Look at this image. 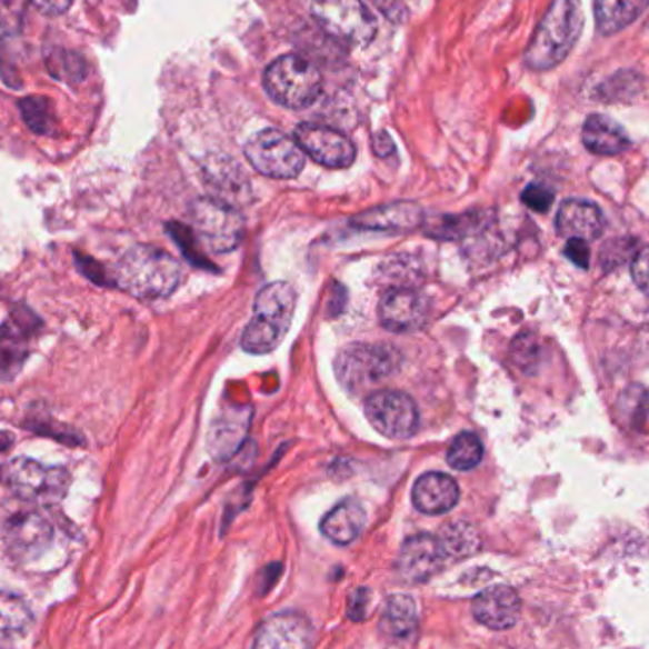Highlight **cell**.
Listing matches in <instances>:
<instances>
[{"label": "cell", "instance_id": "603a6c76", "mask_svg": "<svg viewBox=\"0 0 649 649\" xmlns=\"http://www.w3.org/2000/svg\"><path fill=\"white\" fill-rule=\"evenodd\" d=\"M649 8V0H595L598 33L611 37L621 33Z\"/></svg>", "mask_w": 649, "mask_h": 649}, {"label": "cell", "instance_id": "ac0fdd59", "mask_svg": "<svg viewBox=\"0 0 649 649\" xmlns=\"http://www.w3.org/2000/svg\"><path fill=\"white\" fill-rule=\"evenodd\" d=\"M557 230L568 240H597L605 230V214L587 200H566L557 214Z\"/></svg>", "mask_w": 649, "mask_h": 649}, {"label": "cell", "instance_id": "30bf717a", "mask_svg": "<svg viewBox=\"0 0 649 649\" xmlns=\"http://www.w3.org/2000/svg\"><path fill=\"white\" fill-rule=\"evenodd\" d=\"M196 232L217 253H228L240 246L243 219L232 203L217 198L198 200L192 208Z\"/></svg>", "mask_w": 649, "mask_h": 649}, {"label": "cell", "instance_id": "5bb4252c", "mask_svg": "<svg viewBox=\"0 0 649 649\" xmlns=\"http://www.w3.org/2000/svg\"><path fill=\"white\" fill-rule=\"evenodd\" d=\"M52 539V525L33 511L13 515L4 525V541L16 559H37L50 547Z\"/></svg>", "mask_w": 649, "mask_h": 649}, {"label": "cell", "instance_id": "ab89813d", "mask_svg": "<svg viewBox=\"0 0 649 649\" xmlns=\"http://www.w3.org/2000/svg\"><path fill=\"white\" fill-rule=\"evenodd\" d=\"M13 436L8 433V431H0V452H4L8 448L12 447Z\"/></svg>", "mask_w": 649, "mask_h": 649}, {"label": "cell", "instance_id": "7c38bea8", "mask_svg": "<svg viewBox=\"0 0 649 649\" xmlns=\"http://www.w3.org/2000/svg\"><path fill=\"white\" fill-rule=\"evenodd\" d=\"M294 141L304 154L324 168L345 169L356 162V147L350 139L327 126L300 123L294 130Z\"/></svg>", "mask_w": 649, "mask_h": 649}, {"label": "cell", "instance_id": "3957f363", "mask_svg": "<svg viewBox=\"0 0 649 649\" xmlns=\"http://www.w3.org/2000/svg\"><path fill=\"white\" fill-rule=\"evenodd\" d=\"M297 306V292L286 281H276L260 289L254 299V313L241 335V348L264 356L276 350L291 327Z\"/></svg>", "mask_w": 649, "mask_h": 649}, {"label": "cell", "instance_id": "5b68a950", "mask_svg": "<svg viewBox=\"0 0 649 649\" xmlns=\"http://www.w3.org/2000/svg\"><path fill=\"white\" fill-rule=\"evenodd\" d=\"M312 16L324 34L342 44L365 46L377 37V20L363 0H312Z\"/></svg>", "mask_w": 649, "mask_h": 649}, {"label": "cell", "instance_id": "d590c367", "mask_svg": "<svg viewBox=\"0 0 649 649\" xmlns=\"http://www.w3.org/2000/svg\"><path fill=\"white\" fill-rule=\"evenodd\" d=\"M74 260H77L80 273H84L86 278H90L99 286H111V281L107 280V273H104L103 268L99 267V262L91 260L90 257H82L80 253L74 254Z\"/></svg>", "mask_w": 649, "mask_h": 649}, {"label": "cell", "instance_id": "8992f818", "mask_svg": "<svg viewBox=\"0 0 649 649\" xmlns=\"http://www.w3.org/2000/svg\"><path fill=\"white\" fill-rule=\"evenodd\" d=\"M399 369V353L390 346L350 345L340 351L335 370L340 383L351 393L382 382Z\"/></svg>", "mask_w": 649, "mask_h": 649}, {"label": "cell", "instance_id": "8fae6325", "mask_svg": "<svg viewBox=\"0 0 649 649\" xmlns=\"http://www.w3.org/2000/svg\"><path fill=\"white\" fill-rule=\"evenodd\" d=\"M448 555L439 536L416 533L405 539L399 557L397 573L407 583H426L447 566Z\"/></svg>", "mask_w": 649, "mask_h": 649}, {"label": "cell", "instance_id": "cb8c5ba5", "mask_svg": "<svg viewBox=\"0 0 649 649\" xmlns=\"http://www.w3.org/2000/svg\"><path fill=\"white\" fill-rule=\"evenodd\" d=\"M422 221V209L415 203H393L372 209L353 219V224L370 230H410Z\"/></svg>", "mask_w": 649, "mask_h": 649}, {"label": "cell", "instance_id": "83f0119b", "mask_svg": "<svg viewBox=\"0 0 649 649\" xmlns=\"http://www.w3.org/2000/svg\"><path fill=\"white\" fill-rule=\"evenodd\" d=\"M20 111L27 128L34 133L50 136L56 130V114H53V104L50 99L42 96L21 99Z\"/></svg>", "mask_w": 649, "mask_h": 649}, {"label": "cell", "instance_id": "7402d4cb", "mask_svg": "<svg viewBox=\"0 0 649 649\" xmlns=\"http://www.w3.org/2000/svg\"><path fill=\"white\" fill-rule=\"evenodd\" d=\"M583 144L598 157H616L630 149L627 131L610 117L591 114L585 120Z\"/></svg>", "mask_w": 649, "mask_h": 649}, {"label": "cell", "instance_id": "4dcf8cb0", "mask_svg": "<svg viewBox=\"0 0 649 649\" xmlns=\"http://www.w3.org/2000/svg\"><path fill=\"white\" fill-rule=\"evenodd\" d=\"M481 219L475 214L466 217H442L441 221L436 222V227L429 228V236L441 238V240H456L461 236H469L473 228L481 227Z\"/></svg>", "mask_w": 649, "mask_h": 649}, {"label": "cell", "instance_id": "2e32d148", "mask_svg": "<svg viewBox=\"0 0 649 649\" xmlns=\"http://www.w3.org/2000/svg\"><path fill=\"white\" fill-rule=\"evenodd\" d=\"M522 602L519 592L507 585H496L473 600V617L490 630L511 629L519 621Z\"/></svg>", "mask_w": 649, "mask_h": 649}, {"label": "cell", "instance_id": "e575fe53", "mask_svg": "<svg viewBox=\"0 0 649 649\" xmlns=\"http://www.w3.org/2000/svg\"><path fill=\"white\" fill-rule=\"evenodd\" d=\"M632 278L638 289L649 294V246L643 247L632 260Z\"/></svg>", "mask_w": 649, "mask_h": 649}, {"label": "cell", "instance_id": "1f68e13d", "mask_svg": "<svg viewBox=\"0 0 649 649\" xmlns=\"http://www.w3.org/2000/svg\"><path fill=\"white\" fill-rule=\"evenodd\" d=\"M640 77L635 72H617L613 79L608 80L605 86H600V98L608 99V101H619L627 96H635L640 90Z\"/></svg>", "mask_w": 649, "mask_h": 649}, {"label": "cell", "instance_id": "d4e9b609", "mask_svg": "<svg viewBox=\"0 0 649 649\" xmlns=\"http://www.w3.org/2000/svg\"><path fill=\"white\" fill-rule=\"evenodd\" d=\"M33 625V613L23 598L0 591V646L26 637Z\"/></svg>", "mask_w": 649, "mask_h": 649}, {"label": "cell", "instance_id": "74e56055", "mask_svg": "<svg viewBox=\"0 0 649 649\" xmlns=\"http://www.w3.org/2000/svg\"><path fill=\"white\" fill-rule=\"evenodd\" d=\"M370 592L367 589H358V591L351 592L350 606H348V616H350L351 621H358L361 623L365 617H367V605H369Z\"/></svg>", "mask_w": 649, "mask_h": 649}, {"label": "cell", "instance_id": "4316f807", "mask_svg": "<svg viewBox=\"0 0 649 649\" xmlns=\"http://www.w3.org/2000/svg\"><path fill=\"white\" fill-rule=\"evenodd\" d=\"M439 539L447 551L448 560L466 559L481 549V538L468 522L448 525L442 528Z\"/></svg>", "mask_w": 649, "mask_h": 649}, {"label": "cell", "instance_id": "d6a6232c", "mask_svg": "<svg viewBox=\"0 0 649 649\" xmlns=\"http://www.w3.org/2000/svg\"><path fill=\"white\" fill-rule=\"evenodd\" d=\"M48 67L56 79L67 80V82H79L84 79V61L77 58L74 53L58 52L56 58H50Z\"/></svg>", "mask_w": 649, "mask_h": 649}, {"label": "cell", "instance_id": "4fadbf2b", "mask_svg": "<svg viewBox=\"0 0 649 649\" xmlns=\"http://www.w3.org/2000/svg\"><path fill=\"white\" fill-rule=\"evenodd\" d=\"M316 629L300 611H280L260 625L251 649H313Z\"/></svg>", "mask_w": 649, "mask_h": 649}, {"label": "cell", "instance_id": "277c9868", "mask_svg": "<svg viewBox=\"0 0 649 649\" xmlns=\"http://www.w3.org/2000/svg\"><path fill=\"white\" fill-rule=\"evenodd\" d=\"M264 88L276 103L287 109H304L319 98L323 79L318 67L308 59L289 53L268 66Z\"/></svg>", "mask_w": 649, "mask_h": 649}, {"label": "cell", "instance_id": "f1b7e54d", "mask_svg": "<svg viewBox=\"0 0 649 649\" xmlns=\"http://www.w3.org/2000/svg\"><path fill=\"white\" fill-rule=\"evenodd\" d=\"M482 455H485V448H482L481 439L475 433H461L448 448V466L458 471H469L481 463Z\"/></svg>", "mask_w": 649, "mask_h": 649}, {"label": "cell", "instance_id": "9a60e30c", "mask_svg": "<svg viewBox=\"0 0 649 649\" xmlns=\"http://www.w3.org/2000/svg\"><path fill=\"white\" fill-rule=\"evenodd\" d=\"M429 316V302L412 289H391L378 306V318L391 332H409L420 329Z\"/></svg>", "mask_w": 649, "mask_h": 649}, {"label": "cell", "instance_id": "f546056e", "mask_svg": "<svg viewBox=\"0 0 649 649\" xmlns=\"http://www.w3.org/2000/svg\"><path fill=\"white\" fill-rule=\"evenodd\" d=\"M617 415L630 428H640L649 415V391L642 386L627 388L617 401Z\"/></svg>", "mask_w": 649, "mask_h": 649}, {"label": "cell", "instance_id": "d6986e66", "mask_svg": "<svg viewBox=\"0 0 649 649\" xmlns=\"http://www.w3.org/2000/svg\"><path fill=\"white\" fill-rule=\"evenodd\" d=\"M249 423H251L249 407H234L217 416L209 431V452L217 460H228L241 447V442L246 441Z\"/></svg>", "mask_w": 649, "mask_h": 649}, {"label": "cell", "instance_id": "7a4b0ae2", "mask_svg": "<svg viewBox=\"0 0 649 649\" xmlns=\"http://www.w3.org/2000/svg\"><path fill=\"white\" fill-rule=\"evenodd\" d=\"M179 262L152 246L131 247L112 270V286L137 299H163L181 283Z\"/></svg>", "mask_w": 649, "mask_h": 649}, {"label": "cell", "instance_id": "ffe728a7", "mask_svg": "<svg viewBox=\"0 0 649 649\" xmlns=\"http://www.w3.org/2000/svg\"><path fill=\"white\" fill-rule=\"evenodd\" d=\"M367 525V513L358 500L340 501L335 509L324 515L321 520V532L324 538L337 546H350L363 533Z\"/></svg>", "mask_w": 649, "mask_h": 649}, {"label": "cell", "instance_id": "44dd1931", "mask_svg": "<svg viewBox=\"0 0 649 649\" xmlns=\"http://www.w3.org/2000/svg\"><path fill=\"white\" fill-rule=\"evenodd\" d=\"M40 324H0V380H13L29 358V335Z\"/></svg>", "mask_w": 649, "mask_h": 649}, {"label": "cell", "instance_id": "484cf974", "mask_svg": "<svg viewBox=\"0 0 649 649\" xmlns=\"http://www.w3.org/2000/svg\"><path fill=\"white\" fill-rule=\"evenodd\" d=\"M418 629V606L407 595H393L386 600L380 630L388 638L405 640Z\"/></svg>", "mask_w": 649, "mask_h": 649}, {"label": "cell", "instance_id": "6da1fadb", "mask_svg": "<svg viewBox=\"0 0 649 649\" xmlns=\"http://www.w3.org/2000/svg\"><path fill=\"white\" fill-rule=\"evenodd\" d=\"M583 26L579 0H552L525 53L528 69L546 72L559 67L578 44Z\"/></svg>", "mask_w": 649, "mask_h": 649}, {"label": "cell", "instance_id": "836d02e7", "mask_svg": "<svg viewBox=\"0 0 649 649\" xmlns=\"http://www.w3.org/2000/svg\"><path fill=\"white\" fill-rule=\"evenodd\" d=\"M552 200H555V194H552L551 190L543 189L539 184H530L522 192V202L527 203L528 208L533 209V211H538V213L549 211Z\"/></svg>", "mask_w": 649, "mask_h": 649}, {"label": "cell", "instance_id": "e0dca14e", "mask_svg": "<svg viewBox=\"0 0 649 649\" xmlns=\"http://www.w3.org/2000/svg\"><path fill=\"white\" fill-rule=\"evenodd\" d=\"M460 501V487L450 475L433 471L416 481L412 503L423 515H445Z\"/></svg>", "mask_w": 649, "mask_h": 649}, {"label": "cell", "instance_id": "9c48e42d", "mask_svg": "<svg viewBox=\"0 0 649 649\" xmlns=\"http://www.w3.org/2000/svg\"><path fill=\"white\" fill-rule=\"evenodd\" d=\"M365 415L378 433L393 441H405L418 429V407L403 391H375L365 401Z\"/></svg>", "mask_w": 649, "mask_h": 649}, {"label": "cell", "instance_id": "f35d334b", "mask_svg": "<svg viewBox=\"0 0 649 649\" xmlns=\"http://www.w3.org/2000/svg\"><path fill=\"white\" fill-rule=\"evenodd\" d=\"M31 2L39 8L40 12L48 13V16H59V13L69 10L72 0H31Z\"/></svg>", "mask_w": 649, "mask_h": 649}, {"label": "cell", "instance_id": "52a82bcc", "mask_svg": "<svg viewBox=\"0 0 649 649\" xmlns=\"http://www.w3.org/2000/svg\"><path fill=\"white\" fill-rule=\"evenodd\" d=\"M0 479L23 500L58 503L71 485V475L63 468H46L29 458H16L0 469Z\"/></svg>", "mask_w": 649, "mask_h": 649}, {"label": "cell", "instance_id": "ba28073f", "mask_svg": "<svg viewBox=\"0 0 649 649\" xmlns=\"http://www.w3.org/2000/svg\"><path fill=\"white\" fill-rule=\"evenodd\" d=\"M246 158L260 176L270 179H294L306 162L299 143L278 130L254 133L247 141Z\"/></svg>", "mask_w": 649, "mask_h": 649}, {"label": "cell", "instance_id": "8d00e7d4", "mask_svg": "<svg viewBox=\"0 0 649 649\" xmlns=\"http://www.w3.org/2000/svg\"><path fill=\"white\" fill-rule=\"evenodd\" d=\"M566 259H570L576 267L587 268L589 267V260H591V253H589V247H587V241L583 240H568L565 249Z\"/></svg>", "mask_w": 649, "mask_h": 649}]
</instances>
